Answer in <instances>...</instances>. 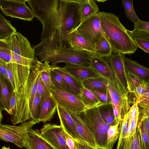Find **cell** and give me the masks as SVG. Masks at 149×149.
Masks as SVG:
<instances>
[{"instance_id":"obj_1","label":"cell","mask_w":149,"mask_h":149,"mask_svg":"<svg viewBox=\"0 0 149 149\" xmlns=\"http://www.w3.org/2000/svg\"><path fill=\"white\" fill-rule=\"evenodd\" d=\"M101 26L104 36L113 52L124 55L134 53L137 47L128 30L120 22L119 18L111 13L99 12Z\"/></svg>"},{"instance_id":"obj_2","label":"cell","mask_w":149,"mask_h":149,"mask_svg":"<svg viewBox=\"0 0 149 149\" xmlns=\"http://www.w3.org/2000/svg\"><path fill=\"white\" fill-rule=\"evenodd\" d=\"M33 47L36 56L41 62L47 61L52 65H56L60 63L89 65L91 54L70 47H59L45 39L41 40L39 43Z\"/></svg>"},{"instance_id":"obj_3","label":"cell","mask_w":149,"mask_h":149,"mask_svg":"<svg viewBox=\"0 0 149 149\" xmlns=\"http://www.w3.org/2000/svg\"><path fill=\"white\" fill-rule=\"evenodd\" d=\"M43 63L38 59L31 70L28 84L21 94L16 93V102L15 111L11 116L13 125L32 120L31 110L37 93V87Z\"/></svg>"},{"instance_id":"obj_4","label":"cell","mask_w":149,"mask_h":149,"mask_svg":"<svg viewBox=\"0 0 149 149\" xmlns=\"http://www.w3.org/2000/svg\"><path fill=\"white\" fill-rule=\"evenodd\" d=\"M6 38L11 51L12 62L31 69L38 58L27 39L17 32Z\"/></svg>"},{"instance_id":"obj_5","label":"cell","mask_w":149,"mask_h":149,"mask_svg":"<svg viewBox=\"0 0 149 149\" xmlns=\"http://www.w3.org/2000/svg\"><path fill=\"white\" fill-rule=\"evenodd\" d=\"M78 114L93 133L97 149H106L107 132L111 125L104 120L99 107L86 109Z\"/></svg>"},{"instance_id":"obj_6","label":"cell","mask_w":149,"mask_h":149,"mask_svg":"<svg viewBox=\"0 0 149 149\" xmlns=\"http://www.w3.org/2000/svg\"><path fill=\"white\" fill-rule=\"evenodd\" d=\"M80 22L78 0H63V20L59 47H70L68 35Z\"/></svg>"},{"instance_id":"obj_7","label":"cell","mask_w":149,"mask_h":149,"mask_svg":"<svg viewBox=\"0 0 149 149\" xmlns=\"http://www.w3.org/2000/svg\"><path fill=\"white\" fill-rule=\"evenodd\" d=\"M37 121L29 120L22 123L18 126H13L0 124V139L7 142L13 143L18 147H24L28 132Z\"/></svg>"},{"instance_id":"obj_8","label":"cell","mask_w":149,"mask_h":149,"mask_svg":"<svg viewBox=\"0 0 149 149\" xmlns=\"http://www.w3.org/2000/svg\"><path fill=\"white\" fill-rule=\"evenodd\" d=\"M27 0H0V8L6 16L31 21L35 17L31 9L26 5Z\"/></svg>"},{"instance_id":"obj_9","label":"cell","mask_w":149,"mask_h":149,"mask_svg":"<svg viewBox=\"0 0 149 149\" xmlns=\"http://www.w3.org/2000/svg\"><path fill=\"white\" fill-rule=\"evenodd\" d=\"M75 30L94 45L104 36L98 13L81 22Z\"/></svg>"},{"instance_id":"obj_10","label":"cell","mask_w":149,"mask_h":149,"mask_svg":"<svg viewBox=\"0 0 149 149\" xmlns=\"http://www.w3.org/2000/svg\"><path fill=\"white\" fill-rule=\"evenodd\" d=\"M54 85L55 88L50 91L58 105L66 111L77 114L79 113L86 109L81 100L74 95Z\"/></svg>"},{"instance_id":"obj_11","label":"cell","mask_w":149,"mask_h":149,"mask_svg":"<svg viewBox=\"0 0 149 149\" xmlns=\"http://www.w3.org/2000/svg\"><path fill=\"white\" fill-rule=\"evenodd\" d=\"M40 133L55 149H70L66 142L65 131L61 125L45 124L41 129Z\"/></svg>"},{"instance_id":"obj_12","label":"cell","mask_w":149,"mask_h":149,"mask_svg":"<svg viewBox=\"0 0 149 149\" xmlns=\"http://www.w3.org/2000/svg\"><path fill=\"white\" fill-rule=\"evenodd\" d=\"M108 82L107 88L112 103L117 109L122 121L130 109L128 93H123L116 84L110 81Z\"/></svg>"},{"instance_id":"obj_13","label":"cell","mask_w":149,"mask_h":149,"mask_svg":"<svg viewBox=\"0 0 149 149\" xmlns=\"http://www.w3.org/2000/svg\"><path fill=\"white\" fill-rule=\"evenodd\" d=\"M106 58L111 66L119 88L123 93H128L122 54L119 52H113L110 56Z\"/></svg>"},{"instance_id":"obj_14","label":"cell","mask_w":149,"mask_h":149,"mask_svg":"<svg viewBox=\"0 0 149 149\" xmlns=\"http://www.w3.org/2000/svg\"><path fill=\"white\" fill-rule=\"evenodd\" d=\"M62 68L65 72L81 82L87 79L100 76L89 65L66 64Z\"/></svg>"},{"instance_id":"obj_15","label":"cell","mask_w":149,"mask_h":149,"mask_svg":"<svg viewBox=\"0 0 149 149\" xmlns=\"http://www.w3.org/2000/svg\"><path fill=\"white\" fill-rule=\"evenodd\" d=\"M89 65L97 71L100 76L115 84L119 88L111 66L107 59L95 54H91Z\"/></svg>"},{"instance_id":"obj_16","label":"cell","mask_w":149,"mask_h":149,"mask_svg":"<svg viewBox=\"0 0 149 149\" xmlns=\"http://www.w3.org/2000/svg\"><path fill=\"white\" fill-rule=\"evenodd\" d=\"M66 111L73 120L81 139L97 148L94 137L83 120L78 114L70 111Z\"/></svg>"},{"instance_id":"obj_17","label":"cell","mask_w":149,"mask_h":149,"mask_svg":"<svg viewBox=\"0 0 149 149\" xmlns=\"http://www.w3.org/2000/svg\"><path fill=\"white\" fill-rule=\"evenodd\" d=\"M24 147L27 149H55L41 136L40 131L31 129L28 133Z\"/></svg>"},{"instance_id":"obj_18","label":"cell","mask_w":149,"mask_h":149,"mask_svg":"<svg viewBox=\"0 0 149 149\" xmlns=\"http://www.w3.org/2000/svg\"><path fill=\"white\" fill-rule=\"evenodd\" d=\"M57 112L61 125L64 131L72 139H81L77 130L75 123L67 111L58 105Z\"/></svg>"},{"instance_id":"obj_19","label":"cell","mask_w":149,"mask_h":149,"mask_svg":"<svg viewBox=\"0 0 149 149\" xmlns=\"http://www.w3.org/2000/svg\"><path fill=\"white\" fill-rule=\"evenodd\" d=\"M58 104L52 95L46 97L41 103L38 123L50 121L54 118Z\"/></svg>"},{"instance_id":"obj_20","label":"cell","mask_w":149,"mask_h":149,"mask_svg":"<svg viewBox=\"0 0 149 149\" xmlns=\"http://www.w3.org/2000/svg\"><path fill=\"white\" fill-rule=\"evenodd\" d=\"M68 42L70 47L72 48L95 54L94 45L75 29L69 34Z\"/></svg>"},{"instance_id":"obj_21","label":"cell","mask_w":149,"mask_h":149,"mask_svg":"<svg viewBox=\"0 0 149 149\" xmlns=\"http://www.w3.org/2000/svg\"><path fill=\"white\" fill-rule=\"evenodd\" d=\"M125 71L134 74L141 79L146 81L149 79V68L140 64L136 61L126 57L122 54Z\"/></svg>"},{"instance_id":"obj_22","label":"cell","mask_w":149,"mask_h":149,"mask_svg":"<svg viewBox=\"0 0 149 149\" xmlns=\"http://www.w3.org/2000/svg\"><path fill=\"white\" fill-rule=\"evenodd\" d=\"M0 109L6 111L8 113L10 110V103L13 89L8 81L0 75Z\"/></svg>"},{"instance_id":"obj_23","label":"cell","mask_w":149,"mask_h":149,"mask_svg":"<svg viewBox=\"0 0 149 149\" xmlns=\"http://www.w3.org/2000/svg\"><path fill=\"white\" fill-rule=\"evenodd\" d=\"M78 1L80 22L99 12L95 0H78Z\"/></svg>"},{"instance_id":"obj_24","label":"cell","mask_w":149,"mask_h":149,"mask_svg":"<svg viewBox=\"0 0 149 149\" xmlns=\"http://www.w3.org/2000/svg\"><path fill=\"white\" fill-rule=\"evenodd\" d=\"M51 69L59 74L69 86L81 97V91L84 87L82 82L65 72L61 67L56 65H51Z\"/></svg>"},{"instance_id":"obj_25","label":"cell","mask_w":149,"mask_h":149,"mask_svg":"<svg viewBox=\"0 0 149 149\" xmlns=\"http://www.w3.org/2000/svg\"><path fill=\"white\" fill-rule=\"evenodd\" d=\"M82 83L84 88L90 91L108 89V81L101 76L87 79L83 81Z\"/></svg>"},{"instance_id":"obj_26","label":"cell","mask_w":149,"mask_h":149,"mask_svg":"<svg viewBox=\"0 0 149 149\" xmlns=\"http://www.w3.org/2000/svg\"><path fill=\"white\" fill-rule=\"evenodd\" d=\"M95 53L101 57H108L112 54L113 50L108 40L102 36L94 44Z\"/></svg>"},{"instance_id":"obj_27","label":"cell","mask_w":149,"mask_h":149,"mask_svg":"<svg viewBox=\"0 0 149 149\" xmlns=\"http://www.w3.org/2000/svg\"><path fill=\"white\" fill-rule=\"evenodd\" d=\"M119 149H142L139 130L132 136L122 139Z\"/></svg>"},{"instance_id":"obj_28","label":"cell","mask_w":149,"mask_h":149,"mask_svg":"<svg viewBox=\"0 0 149 149\" xmlns=\"http://www.w3.org/2000/svg\"><path fill=\"white\" fill-rule=\"evenodd\" d=\"M81 98L86 109L99 107L103 105L96 96L90 90L84 87L81 91Z\"/></svg>"},{"instance_id":"obj_29","label":"cell","mask_w":149,"mask_h":149,"mask_svg":"<svg viewBox=\"0 0 149 149\" xmlns=\"http://www.w3.org/2000/svg\"><path fill=\"white\" fill-rule=\"evenodd\" d=\"M17 32L16 29L0 13V38H5L11 36Z\"/></svg>"},{"instance_id":"obj_30","label":"cell","mask_w":149,"mask_h":149,"mask_svg":"<svg viewBox=\"0 0 149 149\" xmlns=\"http://www.w3.org/2000/svg\"><path fill=\"white\" fill-rule=\"evenodd\" d=\"M50 74L52 80L54 85L74 95L81 100L80 96L69 86L59 74L51 69Z\"/></svg>"},{"instance_id":"obj_31","label":"cell","mask_w":149,"mask_h":149,"mask_svg":"<svg viewBox=\"0 0 149 149\" xmlns=\"http://www.w3.org/2000/svg\"><path fill=\"white\" fill-rule=\"evenodd\" d=\"M119 123L111 125L108 129L107 134L106 149H112L114 143L119 137L120 128Z\"/></svg>"},{"instance_id":"obj_32","label":"cell","mask_w":149,"mask_h":149,"mask_svg":"<svg viewBox=\"0 0 149 149\" xmlns=\"http://www.w3.org/2000/svg\"><path fill=\"white\" fill-rule=\"evenodd\" d=\"M99 108L102 117L106 123L111 125L117 124L115 120L112 103L101 105Z\"/></svg>"},{"instance_id":"obj_33","label":"cell","mask_w":149,"mask_h":149,"mask_svg":"<svg viewBox=\"0 0 149 149\" xmlns=\"http://www.w3.org/2000/svg\"><path fill=\"white\" fill-rule=\"evenodd\" d=\"M127 81V88L128 93H132L135 89L139 86H142L144 80L130 72L126 71Z\"/></svg>"},{"instance_id":"obj_34","label":"cell","mask_w":149,"mask_h":149,"mask_svg":"<svg viewBox=\"0 0 149 149\" xmlns=\"http://www.w3.org/2000/svg\"><path fill=\"white\" fill-rule=\"evenodd\" d=\"M49 62L46 61L42 63L40 72V76L45 84L49 89L55 88V85L52 80L51 76V65Z\"/></svg>"},{"instance_id":"obj_35","label":"cell","mask_w":149,"mask_h":149,"mask_svg":"<svg viewBox=\"0 0 149 149\" xmlns=\"http://www.w3.org/2000/svg\"><path fill=\"white\" fill-rule=\"evenodd\" d=\"M122 5L125 10V14L127 18L130 21L132 22L134 24L136 23L139 20L134 10L132 0H122Z\"/></svg>"},{"instance_id":"obj_36","label":"cell","mask_w":149,"mask_h":149,"mask_svg":"<svg viewBox=\"0 0 149 149\" xmlns=\"http://www.w3.org/2000/svg\"><path fill=\"white\" fill-rule=\"evenodd\" d=\"M0 59L7 62L12 61L11 50L6 38L0 39Z\"/></svg>"},{"instance_id":"obj_37","label":"cell","mask_w":149,"mask_h":149,"mask_svg":"<svg viewBox=\"0 0 149 149\" xmlns=\"http://www.w3.org/2000/svg\"><path fill=\"white\" fill-rule=\"evenodd\" d=\"M140 133L142 149H149V137L142 119L141 118L137 125Z\"/></svg>"},{"instance_id":"obj_38","label":"cell","mask_w":149,"mask_h":149,"mask_svg":"<svg viewBox=\"0 0 149 149\" xmlns=\"http://www.w3.org/2000/svg\"><path fill=\"white\" fill-rule=\"evenodd\" d=\"M41 104L40 96L37 93L33 100L31 110L32 120L37 121L38 122Z\"/></svg>"},{"instance_id":"obj_39","label":"cell","mask_w":149,"mask_h":149,"mask_svg":"<svg viewBox=\"0 0 149 149\" xmlns=\"http://www.w3.org/2000/svg\"><path fill=\"white\" fill-rule=\"evenodd\" d=\"M91 91L96 96L103 105L112 103L108 89L105 91L92 90Z\"/></svg>"},{"instance_id":"obj_40","label":"cell","mask_w":149,"mask_h":149,"mask_svg":"<svg viewBox=\"0 0 149 149\" xmlns=\"http://www.w3.org/2000/svg\"><path fill=\"white\" fill-rule=\"evenodd\" d=\"M37 93L40 96L41 103L46 97L52 95L50 90L42 81L40 74L37 87Z\"/></svg>"},{"instance_id":"obj_41","label":"cell","mask_w":149,"mask_h":149,"mask_svg":"<svg viewBox=\"0 0 149 149\" xmlns=\"http://www.w3.org/2000/svg\"><path fill=\"white\" fill-rule=\"evenodd\" d=\"M128 118L129 113L128 112L125 115L123 120L120 123V133L116 149H119L121 140L125 133L128 125Z\"/></svg>"},{"instance_id":"obj_42","label":"cell","mask_w":149,"mask_h":149,"mask_svg":"<svg viewBox=\"0 0 149 149\" xmlns=\"http://www.w3.org/2000/svg\"><path fill=\"white\" fill-rule=\"evenodd\" d=\"M7 72L8 81L12 89L15 91V87L12 68L11 62H7Z\"/></svg>"},{"instance_id":"obj_43","label":"cell","mask_w":149,"mask_h":149,"mask_svg":"<svg viewBox=\"0 0 149 149\" xmlns=\"http://www.w3.org/2000/svg\"><path fill=\"white\" fill-rule=\"evenodd\" d=\"M134 30L149 32V22L140 19L139 21L134 25Z\"/></svg>"},{"instance_id":"obj_44","label":"cell","mask_w":149,"mask_h":149,"mask_svg":"<svg viewBox=\"0 0 149 149\" xmlns=\"http://www.w3.org/2000/svg\"><path fill=\"white\" fill-rule=\"evenodd\" d=\"M129 33L134 38H139L145 40L149 42V32L128 30Z\"/></svg>"},{"instance_id":"obj_45","label":"cell","mask_w":149,"mask_h":149,"mask_svg":"<svg viewBox=\"0 0 149 149\" xmlns=\"http://www.w3.org/2000/svg\"><path fill=\"white\" fill-rule=\"evenodd\" d=\"M73 139L76 149H97L81 139Z\"/></svg>"},{"instance_id":"obj_46","label":"cell","mask_w":149,"mask_h":149,"mask_svg":"<svg viewBox=\"0 0 149 149\" xmlns=\"http://www.w3.org/2000/svg\"><path fill=\"white\" fill-rule=\"evenodd\" d=\"M134 41L137 47L144 52L149 53V42L143 39L134 38Z\"/></svg>"},{"instance_id":"obj_47","label":"cell","mask_w":149,"mask_h":149,"mask_svg":"<svg viewBox=\"0 0 149 149\" xmlns=\"http://www.w3.org/2000/svg\"><path fill=\"white\" fill-rule=\"evenodd\" d=\"M16 102V93L12 91L10 103V110L9 114L12 115L15 111Z\"/></svg>"},{"instance_id":"obj_48","label":"cell","mask_w":149,"mask_h":149,"mask_svg":"<svg viewBox=\"0 0 149 149\" xmlns=\"http://www.w3.org/2000/svg\"><path fill=\"white\" fill-rule=\"evenodd\" d=\"M6 63V61L0 59V75L8 81Z\"/></svg>"},{"instance_id":"obj_49","label":"cell","mask_w":149,"mask_h":149,"mask_svg":"<svg viewBox=\"0 0 149 149\" xmlns=\"http://www.w3.org/2000/svg\"><path fill=\"white\" fill-rule=\"evenodd\" d=\"M138 112H139V108L138 104L135 103L130 108L128 112L129 118L132 119L135 117Z\"/></svg>"},{"instance_id":"obj_50","label":"cell","mask_w":149,"mask_h":149,"mask_svg":"<svg viewBox=\"0 0 149 149\" xmlns=\"http://www.w3.org/2000/svg\"><path fill=\"white\" fill-rule=\"evenodd\" d=\"M65 132L66 142L70 149H76L75 145V142L73 139L71 138L65 131Z\"/></svg>"},{"instance_id":"obj_51","label":"cell","mask_w":149,"mask_h":149,"mask_svg":"<svg viewBox=\"0 0 149 149\" xmlns=\"http://www.w3.org/2000/svg\"><path fill=\"white\" fill-rule=\"evenodd\" d=\"M147 91L142 86H139L136 88L132 93L136 96V101L142 95Z\"/></svg>"},{"instance_id":"obj_52","label":"cell","mask_w":149,"mask_h":149,"mask_svg":"<svg viewBox=\"0 0 149 149\" xmlns=\"http://www.w3.org/2000/svg\"><path fill=\"white\" fill-rule=\"evenodd\" d=\"M141 107L142 108L141 111V117H149V106H142Z\"/></svg>"},{"instance_id":"obj_53","label":"cell","mask_w":149,"mask_h":149,"mask_svg":"<svg viewBox=\"0 0 149 149\" xmlns=\"http://www.w3.org/2000/svg\"><path fill=\"white\" fill-rule=\"evenodd\" d=\"M148 99H149V91H147L141 95L136 100L135 103L138 104L142 101Z\"/></svg>"},{"instance_id":"obj_54","label":"cell","mask_w":149,"mask_h":149,"mask_svg":"<svg viewBox=\"0 0 149 149\" xmlns=\"http://www.w3.org/2000/svg\"><path fill=\"white\" fill-rule=\"evenodd\" d=\"M143 120L147 134L149 137V120L147 118H141Z\"/></svg>"},{"instance_id":"obj_55","label":"cell","mask_w":149,"mask_h":149,"mask_svg":"<svg viewBox=\"0 0 149 149\" xmlns=\"http://www.w3.org/2000/svg\"><path fill=\"white\" fill-rule=\"evenodd\" d=\"M138 104V106L140 107L142 106H149V99L142 101Z\"/></svg>"},{"instance_id":"obj_56","label":"cell","mask_w":149,"mask_h":149,"mask_svg":"<svg viewBox=\"0 0 149 149\" xmlns=\"http://www.w3.org/2000/svg\"><path fill=\"white\" fill-rule=\"evenodd\" d=\"M142 87L147 91H149V79L144 81V84Z\"/></svg>"},{"instance_id":"obj_57","label":"cell","mask_w":149,"mask_h":149,"mask_svg":"<svg viewBox=\"0 0 149 149\" xmlns=\"http://www.w3.org/2000/svg\"><path fill=\"white\" fill-rule=\"evenodd\" d=\"M2 111V110L0 109V123H1V121L2 119V117H3L2 114L1 113Z\"/></svg>"},{"instance_id":"obj_58","label":"cell","mask_w":149,"mask_h":149,"mask_svg":"<svg viewBox=\"0 0 149 149\" xmlns=\"http://www.w3.org/2000/svg\"><path fill=\"white\" fill-rule=\"evenodd\" d=\"M1 149H10L9 147H7L5 146H3Z\"/></svg>"},{"instance_id":"obj_59","label":"cell","mask_w":149,"mask_h":149,"mask_svg":"<svg viewBox=\"0 0 149 149\" xmlns=\"http://www.w3.org/2000/svg\"><path fill=\"white\" fill-rule=\"evenodd\" d=\"M100 1V2H104V1H105L106 0H102V1H100V0H98V1Z\"/></svg>"},{"instance_id":"obj_60","label":"cell","mask_w":149,"mask_h":149,"mask_svg":"<svg viewBox=\"0 0 149 149\" xmlns=\"http://www.w3.org/2000/svg\"><path fill=\"white\" fill-rule=\"evenodd\" d=\"M148 118V120H149V117H148V118Z\"/></svg>"}]
</instances>
